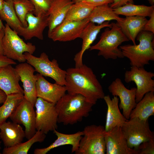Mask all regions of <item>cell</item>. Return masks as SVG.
I'll list each match as a JSON object with an SVG mask.
<instances>
[{"mask_svg":"<svg viewBox=\"0 0 154 154\" xmlns=\"http://www.w3.org/2000/svg\"><path fill=\"white\" fill-rule=\"evenodd\" d=\"M65 81L68 93L81 94L93 105L105 96L102 86L92 70L85 64L68 69Z\"/></svg>","mask_w":154,"mask_h":154,"instance_id":"cell-1","label":"cell"},{"mask_svg":"<svg viewBox=\"0 0 154 154\" xmlns=\"http://www.w3.org/2000/svg\"><path fill=\"white\" fill-rule=\"evenodd\" d=\"M94 105L81 94H66L55 104L58 123L67 125L81 121L89 115Z\"/></svg>","mask_w":154,"mask_h":154,"instance_id":"cell-2","label":"cell"},{"mask_svg":"<svg viewBox=\"0 0 154 154\" xmlns=\"http://www.w3.org/2000/svg\"><path fill=\"white\" fill-rule=\"evenodd\" d=\"M154 33L142 30L136 39L138 44H128L120 46L124 57L129 59L131 66L144 67L154 61Z\"/></svg>","mask_w":154,"mask_h":154,"instance_id":"cell-3","label":"cell"},{"mask_svg":"<svg viewBox=\"0 0 154 154\" xmlns=\"http://www.w3.org/2000/svg\"><path fill=\"white\" fill-rule=\"evenodd\" d=\"M112 23L111 27L106 29L99 41L91 46L89 49L98 50V55L106 59L123 58L124 57L119 46L122 43L129 40L116 23Z\"/></svg>","mask_w":154,"mask_h":154,"instance_id":"cell-4","label":"cell"},{"mask_svg":"<svg viewBox=\"0 0 154 154\" xmlns=\"http://www.w3.org/2000/svg\"><path fill=\"white\" fill-rule=\"evenodd\" d=\"M4 30L2 40L3 55L20 63L24 62L26 60L24 53L27 52L33 54L36 49L35 46L31 42H25L17 32L6 23Z\"/></svg>","mask_w":154,"mask_h":154,"instance_id":"cell-5","label":"cell"},{"mask_svg":"<svg viewBox=\"0 0 154 154\" xmlns=\"http://www.w3.org/2000/svg\"><path fill=\"white\" fill-rule=\"evenodd\" d=\"M79 142L76 154H104L106 148L104 139L105 127L101 125L86 126Z\"/></svg>","mask_w":154,"mask_h":154,"instance_id":"cell-6","label":"cell"},{"mask_svg":"<svg viewBox=\"0 0 154 154\" xmlns=\"http://www.w3.org/2000/svg\"><path fill=\"white\" fill-rule=\"evenodd\" d=\"M24 55L27 62L38 73L52 78L57 84L65 85L66 71L60 67L56 60L54 59L50 60L44 52L42 53L39 57L27 52H25Z\"/></svg>","mask_w":154,"mask_h":154,"instance_id":"cell-7","label":"cell"},{"mask_svg":"<svg viewBox=\"0 0 154 154\" xmlns=\"http://www.w3.org/2000/svg\"><path fill=\"white\" fill-rule=\"evenodd\" d=\"M128 147L137 150L142 143L154 139L148 120L134 117L128 119L121 127Z\"/></svg>","mask_w":154,"mask_h":154,"instance_id":"cell-8","label":"cell"},{"mask_svg":"<svg viewBox=\"0 0 154 154\" xmlns=\"http://www.w3.org/2000/svg\"><path fill=\"white\" fill-rule=\"evenodd\" d=\"M36 108L35 127L46 134L58 128V115L55 104L37 97Z\"/></svg>","mask_w":154,"mask_h":154,"instance_id":"cell-9","label":"cell"},{"mask_svg":"<svg viewBox=\"0 0 154 154\" xmlns=\"http://www.w3.org/2000/svg\"><path fill=\"white\" fill-rule=\"evenodd\" d=\"M154 76L153 72L147 71L144 67L132 66L129 70L125 71V82L127 83L133 82L136 85L135 100L137 103L147 93L154 92V80L153 79Z\"/></svg>","mask_w":154,"mask_h":154,"instance_id":"cell-10","label":"cell"},{"mask_svg":"<svg viewBox=\"0 0 154 154\" xmlns=\"http://www.w3.org/2000/svg\"><path fill=\"white\" fill-rule=\"evenodd\" d=\"M34 106L24 98L9 117L13 122L25 127V137L28 140L31 138L37 131Z\"/></svg>","mask_w":154,"mask_h":154,"instance_id":"cell-11","label":"cell"},{"mask_svg":"<svg viewBox=\"0 0 154 154\" xmlns=\"http://www.w3.org/2000/svg\"><path fill=\"white\" fill-rule=\"evenodd\" d=\"M108 89L113 96L119 97L120 100L119 107L122 110V114L125 118L129 119L130 114L137 103L135 100L136 88H127L121 80L117 78L109 86Z\"/></svg>","mask_w":154,"mask_h":154,"instance_id":"cell-12","label":"cell"},{"mask_svg":"<svg viewBox=\"0 0 154 154\" xmlns=\"http://www.w3.org/2000/svg\"><path fill=\"white\" fill-rule=\"evenodd\" d=\"M90 22L89 18L80 21H63L48 35L54 41L67 42L80 38L83 30Z\"/></svg>","mask_w":154,"mask_h":154,"instance_id":"cell-13","label":"cell"},{"mask_svg":"<svg viewBox=\"0 0 154 154\" xmlns=\"http://www.w3.org/2000/svg\"><path fill=\"white\" fill-rule=\"evenodd\" d=\"M104 139L107 154H138L137 150L128 147L121 127L105 131Z\"/></svg>","mask_w":154,"mask_h":154,"instance_id":"cell-14","label":"cell"},{"mask_svg":"<svg viewBox=\"0 0 154 154\" xmlns=\"http://www.w3.org/2000/svg\"><path fill=\"white\" fill-rule=\"evenodd\" d=\"M15 68L23 83L24 98L35 106L37 98L36 86L37 78L36 74H34L35 69L27 62L21 63Z\"/></svg>","mask_w":154,"mask_h":154,"instance_id":"cell-15","label":"cell"},{"mask_svg":"<svg viewBox=\"0 0 154 154\" xmlns=\"http://www.w3.org/2000/svg\"><path fill=\"white\" fill-rule=\"evenodd\" d=\"M48 17L47 15L36 16L33 13H29L26 18L27 26L21 27L17 33L26 40L33 37L42 40L44 31L48 26Z\"/></svg>","mask_w":154,"mask_h":154,"instance_id":"cell-16","label":"cell"},{"mask_svg":"<svg viewBox=\"0 0 154 154\" xmlns=\"http://www.w3.org/2000/svg\"><path fill=\"white\" fill-rule=\"evenodd\" d=\"M36 84L37 97L56 104L66 94V89L65 86L51 83L39 73L36 74Z\"/></svg>","mask_w":154,"mask_h":154,"instance_id":"cell-17","label":"cell"},{"mask_svg":"<svg viewBox=\"0 0 154 154\" xmlns=\"http://www.w3.org/2000/svg\"><path fill=\"white\" fill-rule=\"evenodd\" d=\"M112 26V23H110L109 21H106L97 25L90 22L87 24L80 38L82 39V42L81 50L75 55L74 58L75 67H79L83 65L82 57L84 52L89 49L101 30L105 27L111 28Z\"/></svg>","mask_w":154,"mask_h":154,"instance_id":"cell-18","label":"cell"},{"mask_svg":"<svg viewBox=\"0 0 154 154\" xmlns=\"http://www.w3.org/2000/svg\"><path fill=\"white\" fill-rule=\"evenodd\" d=\"M20 78L15 68L9 65L0 69V89L7 95L13 93L23 94V90L20 86Z\"/></svg>","mask_w":154,"mask_h":154,"instance_id":"cell-19","label":"cell"},{"mask_svg":"<svg viewBox=\"0 0 154 154\" xmlns=\"http://www.w3.org/2000/svg\"><path fill=\"white\" fill-rule=\"evenodd\" d=\"M0 137L5 147H8L22 142L25 134L20 124L6 121L0 125Z\"/></svg>","mask_w":154,"mask_h":154,"instance_id":"cell-20","label":"cell"},{"mask_svg":"<svg viewBox=\"0 0 154 154\" xmlns=\"http://www.w3.org/2000/svg\"><path fill=\"white\" fill-rule=\"evenodd\" d=\"M53 131L57 136L56 139L47 147L35 149L33 152L34 154H46L52 149L66 145L72 146V153L75 152L77 150L80 141L83 135L82 131H79L71 134L62 133L56 130Z\"/></svg>","mask_w":154,"mask_h":154,"instance_id":"cell-21","label":"cell"},{"mask_svg":"<svg viewBox=\"0 0 154 154\" xmlns=\"http://www.w3.org/2000/svg\"><path fill=\"white\" fill-rule=\"evenodd\" d=\"M107 106L105 129L108 131L116 127H122L128 119L122 114L119 107V98L114 96L111 99L109 95L103 98Z\"/></svg>","mask_w":154,"mask_h":154,"instance_id":"cell-22","label":"cell"},{"mask_svg":"<svg viewBox=\"0 0 154 154\" xmlns=\"http://www.w3.org/2000/svg\"><path fill=\"white\" fill-rule=\"evenodd\" d=\"M73 3L72 0H54L46 14L48 16V35L63 22Z\"/></svg>","mask_w":154,"mask_h":154,"instance_id":"cell-23","label":"cell"},{"mask_svg":"<svg viewBox=\"0 0 154 154\" xmlns=\"http://www.w3.org/2000/svg\"><path fill=\"white\" fill-rule=\"evenodd\" d=\"M146 17L140 16L126 17L117 21L116 24L122 32L133 44H136L135 39L138 34L142 30L147 21Z\"/></svg>","mask_w":154,"mask_h":154,"instance_id":"cell-24","label":"cell"},{"mask_svg":"<svg viewBox=\"0 0 154 154\" xmlns=\"http://www.w3.org/2000/svg\"><path fill=\"white\" fill-rule=\"evenodd\" d=\"M154 115V92L146 94L142 99L137 103L132 110L129 119L136 117L143 120H148Z\"/></svg>","mask_w":154,"mask_h":154,"instance_id":"cell-25","label":"cell"},{"mask_svg":"<svg viewBox=\"0 0 154 154\" xmlns=\"http://www.w3.org/2000/svg\"><path fill=\"white\" fill-rule=\"evenodd\" d=\"M88 18L90 22L98 25L112 20L120 21L123 18L117 14L109 5L95 7Z\"/></svg>","mask_w":154,"mask_h":154,"instance_id":"cell-26","label":"cell"},{"mask_svg":"<svg viewBox=\"0 0 154 154\" xmlns=\"http://www.w3.org/2000/svg\"><path fill=\"white\" fill-rule=\"evenodd\" d=\"M118 15L129 16L150 17L154 12V6L136 5L128 3L124 5L114 9Z\"/></svg>","mask_w":154,"mask_h":154,"instance_id":"cell-27","label":"cell"},{"mask_svg":"<svg viewBox=\"0 0 154 154\" xmlns=\"http://www.w3.org/2000/svg\"><path fill=\"white\" fill-rule=\"evenodd\" d=\"M46 134L42 131L37 130L34 135L26 141L21 142L13 147H5L2 151L3 154H27L32 146L37 142H43Z\"/></svg>","mask_w":154,"mask_h":154,"instance_id":"cell-28","label":"cell"},{"mask_svg":"<svg viewBox=\"0 0 154 154\" xmlns=\"http://www.w3.org/2000/svg\"><path fill=\"white\" fill-rule=\"evenodd\" d=\"M0 18L17 32L21 27H23L16 13L13 1L11 0L4 1L2 9L0 11Z\"/></svg>","mask_w":154,"mask_h":154,"instance_id":"cell-29","label":"cell"},{"mask_svg":"<svg viewBox=\"0 0 154 154\" xmlns=\"http://www.w3.org/2000/svg\"><path fill=\"white\" fill-rule=\"evenodd\" d=\"M24 98L23 94L20 93L7 95L6 100L0 107V125L9 118Z\"/></svg>","mask_w":154,"mask_h":154,"instance_id":"cell-30","label":"cell"},{"mask_svg":"<svg viewBox=\"0 0 154 154\" xmlns=\"http://www.w3.org/2000/svg\"><path fill=\"white\" fill-rule=\"evenodd\" d=\"M94 8L81 2L73 3L69 9L63 21L84 20L88 18Z\"/></svg>","mask_w":154,"mask_h":154,"instance_id":"cell-31","label":"cell"},{"mask_svg":"<svg viewBox=\"0 0 154 154\" xmlns=\"http://www.w3.org/2000/svg\"><path fill=\"white\" fill-rule=\"evenodd\" d=\"M16 13L24 27L27 26L26 20L27 15L30 13H33L34 6L30 0H17L13 1Z\"/></svg>","mask_w":154,"mask_h":154,"instance_id":"cell-32","label":"cell"},{"mask_svg":"<svg viewBox=\"0 0 154 154\" xmlns=\"http://www.w3.org/2000/svg\"><path fill=\"white\" fill-rule=\"evenodd\" d=\"M33 4L35 10L33 13L37 16L46 15L54 0H30Z\"/></svg>","mask_w":154,"mask_h":154,"instance_id":"cell-33","label":"cell"},{"mask_svg":"<svg viewBox=\"0 0 154 154\" xmlns=\"http://www.w3.org/2000/svg\"><path fill=\"white\" fill-rule=\"evenodd\" d=\"M137 150L138 154H154V139L141 143Z\"/></svg>","mask_w":154,"mask_h":154,"instance_id":"cell-34","label":"cell"},{"mask_svg":"<svg viewBox=\"0 0 154 154\" xmlns=\"http://www.w3.org/2000/svg\"><path fill=\"white\" fill-rule=\"evenodd\" d=\"M114 0H85L81 2L91 7H95L112 4Z\"/></svg>","mask_w":154,"mask_h":154,"instance_id":"cell-35","label":"cell"},{"mask_svg":"<svg viewBox=\"0 0 154 154\" xmlns=\"http://www.w3.org/2000/svg\"><path fill=\"white\" fill-rule=\"evenodd\" d=\"M149 19L145 25L143 30L154 33V12L149 17Z\"/></svg>","mask_w":154,"mask_h":154,"instance_id":"cell-36","label":"cell"},{"mask_svg":"<svg viewBox=\"0 0 154 154\" xmlns=\"http://www.w3.org/2000/svg\"><path fill=\"white\" fill-rule=\"evenodd\" d=\"M16 64V62L14 60L10 59L4 55H0V69L5 66Z\"/></svg>","mask_w":154,"mask_h":154,"instance_id":"cell-37","label":"cell"},{"mask_svg":"<svg viewBox=\"0 0 154 154\" xmlns=\"http://www.w3.org/2000/svg\"><path fill=\"white\" fill-rule=\"evenodd\" d=\"M128 3H133V0H114L110 6L114 9L124 5Z\"/></svg>","mask_w":154,"mask_h":154,"instance_id":"cell-38","label":"cell"},{"mask_svg":"<svg viewBox=\"0 0 154 154\" xmlns=\"http://www.w3.org/2000/svg\"><path fill=\"white\" fill-rule=\"evenodd\" d=\"M4 29H0V55H3L2 40L4 35Z\"/></svg>","mask_w":154,"mask_h":154,"instance_id":"cell-39","label":"cell"},{"mask_svg":"<svg viewBox=\"0 0 154 154\" xmlns=\"http://www.w3.org/2000/svg\"><path fill=\"white\" fill-rule=\"evenodd\" d=\"M7 95L3 90L0 89V104L3 103L6 100Z\"/></svg>","mask_w":154,"mask_h":154,"instance_id":"cell-40","label":"cell"},{"mask_svg":"<svg viewBox=\"0 0 154 154\" xmlns=\"http://www.w3.org/2000/svg\"><path fill=\"white\" fill-rule=\"evenodd\" d=\"M5 0H0V11L2 9L4 1Z\"/></svg>","mask_w":154,"mask_h":154,"instance_id":"cell-41","label":"cell"},{"mask_svg":"<svg viewBox=\"0 0 154 154\" xmlns=\"http://www.w3.org/2000/svg\"><path fill=\"white\" fill-rule=\"evenodd\" d=\"M5 27V26L4 25L3 23L2 22L0 18V29H4Z\"/></svg>","mask_w":154,"mask_h":154,"instance_id":"cell-42","label":"cell"},{"mask_svg":"<svg viewBox=\"0 0 154 154\" xmlns=\"http://www.w3.org/2000/svg\"><path fill=\"white\" fill-rule=\"evenodd\" d=\"M151 6H154V0H147Z\"/></svg>","mask_w":154,"mask_h":154,"instance_id":"cell-43","label":"cell"},{"mask_svg":"<svg viewBox=\"0 0 154 154\" xmlns=\"http://www.w3.org/2000/svg\"><path fill=\"white\" fill-rule=\"evenodd\" d=\"M85 0H72L73 3L82 2Z\"/></svg>","mask_w":154,"mask_h":154,"instance_id":"cell-44","label":"cell"},{"mask_svg":"<svg viewBox=\"0 0 154 154\" xmlns=\"http://www.w3.org/2000/svg\"><path fill=\"white\" fill-rule=\"evenodd\" d=\"M0 139H0V150H1V142L0 141ZM1 154V153H0V154Z\"/></svg>","mask_w":154,"mask_h":154,"instance_id":"cell-45","label":"cell"},{"mask_svg":"<svg viewBox=\"0 0 154 154\" xmlns=\"http://www.w3.org/2000/svg\"><path fill=\"white\" fill-rule=\"evenodd\" d=\"M12 1H15V0H11Z\"/></svg>","mask_w":154,"mask_h":154,"instance_id":"cell-46","label":"cell"}]
</instances>
